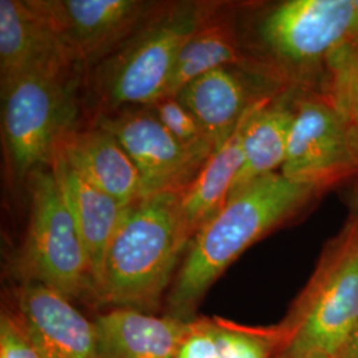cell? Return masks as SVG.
Here are the masks:
<instances>
[{
	"instance_id": "e0dca14e",
	"label": "cell",
	"mask_w": 358,
	"mask_h": 358,
	"mask_svg": "<svg viewBox=\"0 0 358 358\" xmlns=\"http://www.w3.org/2000/svg\"><path fill=\"white\" fill-rule=\"evenodd\" d=\"M282 90L256 103L244 125L243 165L235 179L231 198L257 179L282 169L294 122L296 94Z\"/></svg>"
},
{
	"instance_id": "83f0119b",
	"label": "cell",
	"mask_w": 358,
	"mask_h": 358,
	"mask_svg": "<svg viewBox=\"0 0 358 358\" xmlns=\"http://www.w3.org/2000/svg\"><path fill=\"white\" fill-rule=\"evenodd\" d=\"M301 358H331V357H327V356H322V355H312V356H307V357H301Z\"/></svg>"
},
{
	"instance_id": "d6986e66",
	"label": "cell",
	"mask_w": 358,
	"mask_h": 358,
	"mask_svg": "<svg viewBox=\"0 0 358 358\" xmlns=\"http://www.w3.org/2000/svg\"><path fill=\"white\" fill-rule=\"evenodd\" d=\"M227 3L201 27L179 55L165 96H176L195 77L222 66H243L251 62L242 50L234 17L226 13Z\"/></svg>"
},
{
	"instance_id": "ac0fdd59",
	"label": "cell",
	"mask_w": 358,
	"mask_h": 358,
	"mask_svg": "<svg viewBox=\"0 0 358 358\" xmlns=\"http://www.w3.org/2000/svg\"><path fill=\"white\" fill-rule=\"evenodd\" d=\"M259 101L245 112L234 134L210 157L190 186L180 192L179 220L189 243L229 202L231 189L243 165L244 125Z\"/></svg>"
},
{
	"instance_id": "30bf717a",
	"label": "cell",
	"mask_w": 358,
	"mask_h": 358,
	"mask_svg": "<svg viewBox=\"0 0 358 358\" xmlns=\"http://www.w3.org/2000/svg\"><path fill=\"white\" fill-rule=\"evenodd\" d=\"M85 75L137 32L164 1L36 0Z\"/></svg>"
},
{
	"instance_id": "6da1fadb",
	"label": "cell",
	"mask_w": 358,
	"mask_h": 358,
	"mask_svg": "<svg viewBox=\"0 0 358 358\" xmlns=\"http://www.w3.org/2000/svg\"><path fill=\"white\" fill-rule=\"evenodd\" d=\"M320 192L273 173L234 195L192 238L167 292L165 313L182 320L196 317L202 300L224 271L252 244L292 222Z\"/></svg>"
},
{
	"instance_id": "7c38bea8",
	"label": "cell",
	"mask_w": 358,
	"mask_h": 358,
	"mask_svg": "<svg viewBox=\"0 0 358 358\" xmlns=\"http://www.w3.org/2000/svg\"><path fill=\"white\" fill-rule=\"evenodd\" d=\"M40 72H78L36 0H0V85Z\"/></svg>"
},
{
	"instance_id": "5bb4252c",
	"label": "cell",
	"mask_w": 358,
	"mask_h": 358,
	"mask_svg": "<svg viewBox=\"0 0 358 358\" xmlns=\"http://www.w3.org/2000/svg\"><path fill=\"white\" fill-rule=\"evenodd\" d=\"M192 320L108 308L94 317L100 358H176Z\"/></svg>"
},
{
	"instance_id": "603a6c76",
	"label": "cell",
	"mask_w": 358,
	"mask_h": 358,
	"mask_svg": "<svg viewBox=\"0 0 358 358\" xmlns=\"http://www.w3.org/2000/svg\"><path fill=\"white\" fill-rule=\"evenodd\" d=\"M176 358H217L213 317L196 316L182 338Z\"/></svg>"
},
{
	"instance_id": "ffe728a7",
	"label": "cell",
	"mask_w": 358,
	"mask_h": 358,
	"mask_svg": "<svg viewBox=\"0 0 358 358\" xmlns=\"http://www.w3.org/2000/svg\"><path fill=\"white\" fill-rule=\"evenodd\" d=\"M324 68L327 90L322 94L349 129L358 128V36L334 50Z\"/></svg>"
},
{
	"instance_id": "7402d4cb",
	"label": "cell",
	"mask_w": 358,
	"mask_h": 358,
	"mask_svg": "<svg viewBox=\"0 0 358 358\" xmlns=\"http://www.w3.org/2000/svg\"><path fill=\"white\" fill-rule=\"evenodd\" d=\"M148 108L157 115L164 127L186 146L211 149L217 152L219 148L207 134L192 112L179 103L176 96H164Z\"/></svg>"
},
{
	"instance_id": "9a60e30c",
	"label": "cell",
	"mask_w": 358,
	"mask_h": 358,
	"mask_svg": "<svg viewBox=\"0 0 358 358\" xmlns=\"http://www.w3.org/2000/svg\"><path fill=\"white\" fill-rule=\"evenodd\" d=\"M248 68L222 66L195 77L176 94L220 148L238 128L245 112L271 93L254 92L244 75Z\"/></svg>"
},
{
	"instance_id": "277c9868",
	"label": "cell",
	"mask_w": 358,
	"mask_h": 358,
	"mask_svg": "<svg viewBox=\"0 0 358 358\" xmlns=\"http://www.w3.org/2000/svg\"><path fill=\"white\" fill-rule=\"evenodd\" d=\"M358 327V215L325 244L319 262L276 324V358H338Z\"/></svg>"
},
{
	"instance_id": "7a4b0ae2",
	"label": "cell",
	"mask_w": 358,
	"mask_h": 358,
	"mask_svg": "<svg viewBox=\"0 0 358 358\" xmlns=\"http://www.w3.org/2000/svg\"><path fill=\"white\" fill-rule=\"evenodd\" d=\"M180 192L142 196L124 208L103 256L97 307L155 313L165 304L189 248L179 220Z\"/></svg>"
},
{
	"instance_id": "9c48e42d",
	"label": "cell",
	"mask_w": 358,
	"mask_h": 358,
	"mask_svg": "<svg viewBox=\"0 0 358 358\" xmlns=\"http://www.w3.org/2000/svg\"><path fill=\"white\" fill-rule=\"evenodd\" d=\"M282 174L321 192L358 176L349 145V127L324 94H296Z\"/></svg>"
},
{
	"instance_id": "5b68a950",
	"label": "cell",
	"mask_w": 358,
	"mask_h": 358,
	"mask_svg": "<svg viewBox=\"0 0 358 358\" xmlns=\"http://www.w3.org/2000/svg\"><path fill=\"white\" fill-rule=\"evenodd\" d=\"M78 72H40L0 85L6 176L13 189L38 169L51 167L57 143L78 127Z\"/></svg>"
},
{
	"instance_id": "8fae6325",
	"label": "cell",
	"mask_w": 358,
	"mask_h": 358,
	"mask_svg": "<svg viewBox=\"0 0 358 358\" xmlns=\"http://www.w3.org/2000/svg\"><path fill=\"white\" fill-rule=\"evenodd\" d=\"M8 308L41 358H100L94 320L68 296L40 282H16Z\"/></svg>"
},
{
	"instance_id": "4fadbf2b",
	"label": "cell",
	"mask_w": 358,
	"mask_h": 358,
	"mask_svg": "<svg viewBox=\"0 0 358 358\" xmlns=\"http://www.w3.org/2000/svg\"><path fill=\"white\" fill-rule=\"evenodd\" d=\"M92 186L128 206L142 198L140 174L121 143L94 124L72 129L56 152Z\"/></svg>"
},
{
	"instance_id": "ba28073f",
	"label": "cell",
	"mask_w": 358,
	"mask_h": 358,
	"mask_svg": "<svg viewBox=\"0 0 358 358\" xmlns=\"http://www.w3.org/2000/svg\"><path fill=\"white\" fill-rule=\"evenodd\" d=\"M92 124L115 136L128 153L141 178L142 196L186 190L215 153L179 142L148 106L97 115Z\"/></svg>"
},
{
	"instance_id": "2e32d148",
	"label": "cell",
	"mask_w": 358,
	"mask_h": 358,
	"mask_svg": "<svg viewBox=\"0 0 358 358\" xmlns=\"http://www.w3.org/2000/svg\"><path fill=\"white\" fill-rule=\"evenodd\" d=\"M51 170L85 247L97 294L103 256L127 206L92 186L59 153H55Z\"/></svg>"
},
{
	"instance_id": "8992f818",
	"label": "cell",
	"mask_w": 358,
	"mask_h": 358,
	"mask_svg": "<svg viewBox=\"0 0 358 358\" xmlns=\"http://www.w3.org/2000/svg\"><path fill=\"white\" fill-rule=\"evenodd\" d=\"M26 187L29 215L23 242L11 260L15 284L40 282L71 300L94 304L87 251L51 167L35 170Z\"/></svg>"
},
{
	"instance_id": "3957f363",
	"label": "cell",
	"mask_w": 358,
	"mask_h": 358,
	"mask_svg": "<svg viewBox=\"0 0 358 358\" xmlns=\"http://www.w3.org/2000/svg\"><path fill=\"white\" fill-rule=\"evenodd\" d=\"M223 1H164L130 38L84 77L96 115L148 106L166 94L179 55Z\"/></svg>"
},
{
	"instance_id": "4316f807",
	"label": "cell",
	"mask_w": 358,
	"mask_h": 358,
	"mask_svg": "<svg viewBox=\"0 0 358 358\" xmlns=\"http://www.w3.org/2000/svg\"><path fill=\"white\" fill-rule=\"evenodd\" d=\"M349 207L352 215H358V176L352 190L349 192Z\"/></svg>"
},
{
	"instance_id": "cb8c5ba5",
	"label": "cell",
	"mask_w": 358,
	"mask_h": 358,
	"mask_svg": "<svg viewBox=\"0 0 358 358\" xmlns=\"http://www.w3.org/2000/svg\"><path fill=\"white\" fill-rule=\"evenodd\" d=\"M0 358H41L6 306L0 313Z\"/></svg>"
},
{
	"instance_id": "d4e9b609",
	"label": "cell",
	"mask_w": 358,
	"mask_h": 358,
	"mask_svg": "<svg viewBox=\"0 0 358 358\" xmlns=\"http://www.w3.org/2000/svg\"><path fill=\"white\" fill-rule=\"evenodd\" d=\"M338 358H358V327L348 340Z\"/></svg>"
},
{
	"instance_id": "52a82bcc",
	"label": "cell",
	"mask_w": 358,
	"mask_h": 358,
	"mask_svg": "<svg viewBox=\"0 0 358 358\" xmlns=\"http://www.w3.org/2000/svg\"><path fill=\"white\" fill-rule=\"evenodd\" d=\"M264 60L256 72L273 83L303 81L334 50L358 36V0H287L255 27Z\"/></svg>"
},
{
	"instance_id": "44dd1931",
	"label": "cell",
	"mask_w": 358,
	"mask_h": 358,
	"mask_svg": "<svg viewBox=\"0 0 358 358\" xmlns=\"http://www.w3.org/2000/svg\"><path fill=\"white\" fill-rule=\"evenodd\" d=\"M217 358H276L279 332L272 325H244L213 317Z\"/></svg>"
},
{
	"instance_id": "484cf974",
	"label": "cell",
	"mask_w": 358,
	"mask_h": 358,
	"mask_svg": "<svg viewBox=\"0 0 358 358\" xmlns=\"http://www.w3.org/2000/svg\"><path fill=\"white\" fill-rule=\"evenodd\" d=\"M349 145H350V152L353 155V159H355L358 169V128L349 129Z\"/></svg>"
}]
</instances>
